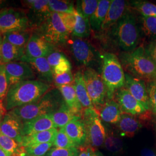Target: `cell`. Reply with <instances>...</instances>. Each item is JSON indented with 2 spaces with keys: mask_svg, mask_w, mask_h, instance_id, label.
<instances>
[{
  "mask_svg": "<svg viewBox=\"0 0 156 156\" xmlns=\"http://www.w3.org/2000/svg\"><path fill=\"white\" fill-rule=\"evenodd\" d=\"M125 80L126 89L145 106L147 111L149 110L150 109L149 99L145 82L142 79L133 77L128 73H125Z\"/></svg>",
  "mask_w": 156,
  "mask_h": 156,
  "instance_id": "cell-12",
  "label": "cell"
},
{
  "mask_svg": "<svg viewBox=\"0 0 156 156\" xmlns=\"http://www.w3.org/2000/svg\"><path fill=\"white\" fill-rule=\"evenodd\" d=\"M147 93L149 99L150 108L154 113L156 114V85L152 81L147 87Z\"/></svg>",
  "mask_w": 156,
  "mask_h": 156,
  "instance_id": "cell-43",
  "label": "cell"
},
{
  "mask_svg": "<svg viewBox=\"0 0 156 156\" xmlns=\"http://www.w3.org/2000/svg\"><path fill=\"white\" fill-rule=\"evenodd\" d=\"M141 29L149 38L156 41V17H141Z\"/></svg>",
  "mask_w": 156,
  "mask_h": 156,
  "instance_id": "cell-34",
  "label": "cell"
},
{
  "mask_svg": "<svg viewBox=\"0 0 156 156\" xmlns=\"http://www.w3.org/2000/svg\"><path fill=\"white\" fill-rule=\"evenodd\" d=\"M20 62L28 63L36 72L38 77L42 82L46 81L51 82L54 80L53 70L50 67L46 57H40L37 58H30L25 56L20 60Z\"/></svg>",
  "mask_w": 156,
  "mask_h": 156,
  "instance_id": "cell-16",
  "label": "cell"
},
{
  "mask_svg": "<svg viewBox=\"0 0 156 156\" xmlns=\"http://www.w3.org/2000/svg\"><path fill=\"white\" fill-rule=\"evenodd\" d=\"M75 14L76 16V23L73 31V35L78 38L89 37L91 29L89 20L76 10L75 11Z\"/></svg>",
  "mask_w": 156,
  "mask_h": 156,
  "instance_id": "cell-30",
  "label": "cell"
},
{
  "mask_svg": "<svg viewBox=\"0 0 156 156\" xmlns=\"http://www.w3.org/2000/svg\"><path fill=\"white\" fill-rule=\"evenodd\" d=\"M53 128H57L50 114L35 118L31 120L23 123V136L42 132Z\"/></svg>",
  "mask_w": 156,
  "mask_h": 156,
  "instance_id": "cell-17",
  "label": "cell"
},
{
  "mask_svg": "<svg viewBox=\"0 0 156 156\" xmlns=\"http://www.w3.org/2000/svg\"><path fill=\"white\" fill-rule=\"evenodd\" d=\"M62 22L67 31L69 33H73L74 26L76 23V16L75 12L73 13H59Z\"/></svg>",
  "mask_w": 156,
  "mask_h": 156,
  "instance_id": "cell-42",
  "label": "cell"
},
{
  "mask_svg": "<svg viewBox=\"0 0 156 156\" xmlns=\"http://www.w3.org/2000/svg\"><path fill=\"white\" fill-rule=\"evenodd\" d=\"M111 2V1L109 0H100L97 9L90 18V24L92 30L94 31H99L101 30Z\"/></svg>",
  "mask_w": 156,
  "mask_h": 156,
  "instance_id": "cell-27",
  "label": "cell"
},
{
  "mask_svg": "<svg viewBox=\"0 0 156 156\" xmlns=\"http://www.w3.org/2000/svg\"><path fill=\"white\" fill-rule=\"evenodd\" d=\"M0 156H10L9 154H8L5 151L2 150L0 148Z\"/></svg>",
  "mask_w": 156,
  "mask_h": 156,
  "instance_id": "cell-52",
  "label": "cell"
},
{
  "mask_svg": "<svg viewBox=\"0 0 156 156\" xmlns=\"http://www.w3.org/2000/svg\"><path fill=\"white\" fill-rule=\"evenodd\" d=\"M31 35L28 30H21L6 33L4 38L12 45L25 49Z\"/></svg>",
  "mask_w": 156,
  "mask_h": 156,
  "instance_id": "cell-31",
  "label": "cell"
},
{
  "mask_svg": "<svg viewBox=\"0 0 156 156\" xmlns=\"http://www.w3.org/2000/svg\"><path fill=\"white\" fill-rule=\"evenodd\" d=\"M127 2L123 0H112L106 18L101 30H107L115 26L125 13Z\"/></svg>",
  "mask_w": 156,
  "mask_h": 156,
  "instance_id": "cell-18",
  "label": "cell"
},
{
  "mask_svg": "<svg viewBox=\"0 0 156 156\" xmlns=\"http://www.w3.org/2000/svg\"><path fill=\"white\" fill-rule=\"evenodd\" d=\"M101 58V76L106 86L107 96L111 100L116 90L120 89L125 86V73L119 58L114 54L105 53Z\"/></svg>",
  "mask_w": 156,
  "mask_h": 156,
  "instance_id": "cell-5",
  "label": "cell"
},
{
  "mask_svg": "<svg viewBox=\"0 0 156 156\" xmlns=\"http://www.w3.org/2000/svg\"><path fill=\"white\" fill-rule=\"evenodd\" d=\"M66 58L62 53L58 51H53L46 57L52 70Z\"/></svg>",
  "mask_w": 156,
  "mask_h": 156,
  "instance_id": "cell-44",
  "label": "cell"
},
{
  "mask_svg": "<svg viewBox=\"0 0 156 156\" xmlns=\"http://www.w3.org/2000/svg\"></svg>",
  "mask_w": 156,
  "mask_h": 156,
  "instance_id": "cell-55",
  "label": "cell"
},
{
  "mask_svg": "<svg viewBox=\"0 0 156 156\" xmlns=\"http://www.w3.org/2000/svg\"><path fill=\"white\" fill-rule=\"evenodd\" d=\"M2 62L7 64L13 62L20 61L24 56L25 49L12 45L4 38L2 42Z\"/></svg>",
  "mask_w": 156,
  "mask_h": 156,
  "instance_id": "cell-26",
  "label": "cell"
},
{
  "mask_svg": "<svg viewBox=\"0 0 156 156\" xmlns=\"http://www.w3.org/2000/svg\"><path fill=\"white\" fill-rule=\"evenodd\" d=\"M9 90L6 75L5 66L0 64V99L3 100L6 97Z\"/></svg>",
  "mask_w": 156,
  "mask_h": 156,
  "instance_id": "cell-39",
  "label": "cell"
},
{
  "mask_svg": "<svg viewBox=\"0 0 156 156\" xmlns=\"http://www.w3.org/2000/svg\"><path fill=\"white\" fill-rule=\"evenodd\" d=\"M23 123L19 119L8 113L0 122L1 133L21 145L23 137Z\"/></svg>",
  "mask_w": 156,
  "mask_h": 156,
  "instance_id": "cell-14",
  "label": "cell"
},
{
  "mask_svg": "<svg viewBox=\"0 0 156 156\" xmlns=\"http://www.w3.org/2000/svg\"><path fill=\"white\" fill-rule=\"evenodd\" d=\"M50 44L38 34H32L25 48L24 56L30 58L47 57L54 50Z\"/></svg>",
  "mask_w": 156,
  "mask_h": 156,
  "instance_id": "cell-11",
  "label": "cell"
},
{
  "mask_svg": "<svg viewBox=\"0 0 156 156\" xmlns=\"http://www.w3.org/2000/svg\"><path fill=\"white\" fill-rule=\"evenodd\" d=\"M6 113V107L4 105L2 100L0 99V122L2 120L4 117L5 116Z\"/></svg>",
  "mask_w": 156,
  "mask_h": 156,
  "instance_id": "cell-49",
  "label": "cell"
},
{
  "mask_svg": "<svg viewBox=\"0 0 156 156\" xmlns=\"http://www.w3.org/2000/svg\"><path fill=\"white\" fill-rule=\"evenodd\" d=\"M117 100L121 109L128 114L139 115L147 111L145 106L136 100L126 89L119 90Z\"/></svg>",
  "mask_w": 156,
  "mask_h": 156,
  "instance_id": "cell-13",
  "label": "cell"
},
{
  "mask_svg": "<svg viewBox=\"0 0 156 156\" xmlns=\"http://www.w3.org/2000/svg\"><path fill=\"white\" fill-rule=\"evenodd\" d=\"M153 82H154V83L156 85V78H155V79H154L153 80Z\"/></svg>",
  "mask_w": 156,
  "mask_h": 156,
  "instance_id": "cell-53",
  "label": "cell"
},
{
  "mask_svg": "<svg viewBox=\"0 0 156 156\" xmlns=\"http://www.w3.org/2000/svg\"><path fill=\"white\" fill-rule=\"evenodd\" d=\"M120 60L124 69L135 78L152 81L156 78V65L143 46L124 53Z\"/></svg>",
  "mask_w": 156,
  "mask_h": 156,
  "instance_id": "cell-2",
  "label": "cell"
},
{
  "mask_svg": "<svg viewBox=\"0 0 156 156\" xmlns=\"http://www.w3.org/2000/svg\"><path fill=\"white\" fill-rule=\"evenodd\" d=\"M104 144L106 149L113 153L120 151L123 148L122 140L112 135L109 136L105 138Z\"/></svg>",
  "mask_w": 156,
  "mask_h": 156,
  "instance_id": "cell-38",
  "label": "cell"
},
{
  "mask_svg": "<svg viewBox=\"0 0 156 156\" xmlns=\"http://www.w3.org/2000/svg\"><path fill=\"white\" fill-rule=\"evenodd\" d=\"M71 69V64L67 58H66L59 64H58L53 69V73L54 75H57L70 71Z\"/></svg>",
  "mask_w": 156,
  "mask_h": 156,
  "instance_id": "cell-45",
  "label": "cell"
},
{
  "mask_svg": "<svg viewBox=\"0 0 156 156\" xmlns=\"http://www.w3.org/2000/svg\"><path fill=\"white\" fill-rule=\"evenodd\" d=\"M141 156H156L155 152L149 148H144L140 151Z\"/></svg>",
  "mask_w": 156,
  "mask_h": 156,
  "instance_id": "cell-48",
  "label": "cell"
},
{
  "mask_svg": "<svg viewBox=\"0 0 156 156\" xmlns=\"http://www.w3.org/2000/svg\"><path fill=\"white\" fill-rule=\"evenodd\" d=\"M58 129L57 128H53L30 135L24 136L23 137L21 145L23 147H26L35 144L44 143L53 144Z\"/></svg>",
  "mask_w": 156,
  "mask_h": 156,
  "instance_id": "cell-24",
  "label": "cell"
},
{
  "mask_svg": "<svg viewBox=\"0 0 156 156\" xmlns=\"http://www.w3.org/2000/svg\"><path fill=\"white\" fill-rule=\"evenodd\" d=\"M55 147L69 149L76 147V145L67 135L64 128H60L56 135V138L53 142Z\"/></svg>",
  "mask_w": 156,
  "mask_h": 156,
  "instance_id": "cell-36",
  "label": "cell"
},
{
  "mask_svg": "<svg viewBox=\"0 0 156 156\" xmlns=\"http://www.w3.org/2000/svg\"><path fill=\"white\" fill-rule=\"evenodd\" d=\"M53 146V143H44L30 145L24 147L27 155L29 156H44L48 153Z\"/></svg>",
  "mask_w": 156,
  "mask_h": 156,
  "instance_id": "cell-37",
  "label": "cell"
},
{
  "mask_svg": "<svg viewBox=\"0 0 156 156\" xmlns=\"http://www.w3.org/2000/svg\"><path fill=\"white\" fill-rule=\"evenodd\" d=\"M57 88L67 106L78 115L82 116L83 113V110L78 101L74 83L58 86Z\"/></svg>",
  "mask_w": 156,
  "mask_h": 156,
  "instance_id": "cell-21",
  "label": "cell"
},
{
  "mask_svg": "<svg viewBox=\"0 0 156 156\" xmlns=\"http://www.w3.org/2000/svg\"><path fill=\"white\" fill-rule=\"evenodd\" d=\"M0 134H1V127H0Z\"/></svg>",
  "mask_w": 156,
  "mask_h": 156,
  "instance_id": "cell-54",
  "label": "cell"
},
{
  "mask_svg": "<svg viewBox=\"0 0 156 156\" xmlns=\"http://www.w3.org/2000/svg\"><path fill=\"white\" fill-rule=\"evenodd\" d=\"M26 4L30 8L33 15L39 20V25L50 16L51 12L49 7V1L31 0L26 1ZM38 25V26H39Z\"/></svg>",
  "mask_w": 156,
  "mask_h": 156,
  "instance_id": "cell-28",
  "label": "cell"
},
{
  "mask_svg": "<svg viewBox=\"0 0 156 156\" xmlns=\"http://www.w3.org/2000/svg\"><path fill=\"white\" fill-rule=\"evenodd\" d=\"M51 89V86L41 80H28L11 86L6 96L8 111L24 106L38 100Z\"/></svg>",
  "mask_w": 156,
  "mask_h": 156,
  "instance_id": "cell-1",
  "label": "cell"
},
{
  "mask_svg": "<svg viewBox=\"0 0 156 156\" xmlns=\"http://www.w3.org/2000/svg\"><path fill=\"white\" fill-rule=\"evenodd\" d=\"M73 83L78 101L82 107L83 111L87 109L94 108L87 91L83 73L78 72L75 73Z\"/></svg>",
  "mask_w": 156,
  "mask_h": 156,
  "instance_id": "cell-22",
  "label": "cell"
},
{
  "mask_svg": "<svg viewBox=\"0 0 156 156\" xmlns=\"http://www.w3.org/2000/svg\"><path fill=\"white\" fill-rule=\"evenodd\" d=\"M51 118L57 128H64L71 122L79 120L82 116L73 111L66 104H62L57 111L50 114Z\"/></svg>",
  "mask_w": 156,
  "mask_h": 156,
  "instance_id": "cell-20",
  "label": "cell"
},
{
  "mask_svg": "<svg viewBox=\"0 0 156 156\" xmlns=\"http://www.w3.org/2000/svg\"><path fill=\"white\" fill-rule=\"evenodd\" d=\"M5 66L9 88L15 84L35 78L33 68L27 62H13L5 64Z\"/></svg>",
  "mask_w": 156,
  "mask_h": 156,
  "instance_id": "cell-10",
  "label": "cell"
},
{
  "mask_svg": "<svg viewBox=\"0 0 156 156\" xmlns=\"http://www.w3.org/2000/svg\"><path fill=\"white\" fill-rule=\"evenodd\" d=\"M58 90H50L38 100L24 106L15 108L9 113L19 119L23 123L35 118L49 115L55 111L57 105Z\"/></svg>",
  "mask_w": 156,
  "mask_h": 156,
  "instance_id": "cell-3",
  "label": "cell"
},
{
  "mask_svg": "<svg viewBox=\"0 0 156 156\" xmlns=\"http://www.w3.org/2000/svg\"><path fill=\"white\" fill-rule=\"evenodd\" d=\"M117 124L121 135L127 137L134 136L142 127L141 123L137 119L125 113H122L121 119Z\"/></svg>",
  "mask_w": 156,
  "mask_h": 156,
  "instance_id": "cell-25",
  "label": "cell"
},
{
  "mask_svg": "<svg viewBox=\"0 0 156 156\" xmlns=\"http://www.w3.org/2000/svg\"><path fill=\"white\" fill-rule=\"evenodd\" d=\"M0 148L10 156H25V149L15 140L0 134Z\"/></svg>",
  "mask_w": 156,
  "mask_h": 156,
  "instance_id": "cell-29",
  "label": "cell"
},
{
  "mask_svg": "<svg viewBox=\"0 0 156 156\" xmlns=\"http://www.w3.org/2000/svg\"><path fill=\"white\" fill-rule=\"evenodd\" d=\"M100 0H82L78 1L76 10L84 17L89 20L93 15L99 4Z\"/></svg>",
  "mask_w": 156,
  "mask_h": 156,
  "instance_id": "cell-32",
  "label": "cell"
},
{
  "mask_svg": "<svg viewBox=\"0 0 156 156\" xmlns=\"http://www.w3.org/2000/svg\"><path fill=\"white\" fill-rule=\"evenodd\" d=\"M122 110L115 101L109 100L101 106L100 117L105 122L109 124H117L122 115Z\"/></svg>",
  "mask_w": 156,
  "mask_h": 156,
  "instance_id": "cell-23",
  "label": "cell"
},
{
  "mask_svg": "<svg viewBox=\"0 0 156 156\" xmlns=\"http://www.w3.org/2000/svg\"><path fill=\"white\" fill-rule=\"evenodd\" d=\"M71 50L75 60L83 66H88L94 60V53L92 47L82 38L73 39Z\"/></svg>",
  "mask_w": 156,
  "mask_h": 156,
  "instance_id": "cell-15",
  "label": "cell"
},
{
  "mask_svg": "<svg viewBox=\"0 0 156 156\" xmlns=\"http://www.w3.org/2000/svg\"><path fill=\"white\" fill-rule=\"evenodd\" d=\"M87 93L93 106L101 108L104 104L107 90L102 76L94 69L87 68L83 73Z\"/></svg>",
  "mask_w": 156,
  "mask_h": 156,
  "instance_id": "cell-7",
  "label": "cell"
},
{
  "mask_svg": "<svg viewBox=\"0 0 156 156\" xmlns=\"http://www.w3.org/2000/svg\"><path fill=\"white\" fill-rule=\"evenodd\" d=\"M133 5L134 9L140 13L143 16L156 17V5L144 1H133Z\"/></svg>",
  "mask_w": 156,
  "mask_h": 156,
  "instance_id": "cell-35",
  "label": "cell"
},
{
  "mask_svg": "<svg viewBox=\"0 0 156 156\" xmlns=\"http://www.w3.org/2000/svg\"><path fill=\"white\" fill-rule=\"evenodd\" d=\"M30 26L28 17L22 11L10 8L0 11V34L27 30Z\"/></svg>",
  "mask_w": 156,
  "mask_h": 156,
  "instance_id": "cell-8",
  "label": "cell"
},
{
  "mask_svg": "<svg viewBox=\"0 0 156 156\" xmlns=\"http://www.w3.org/2000/svg\"><path fill=\"white\" fill-rule=\"evenodd\" d=\"M83 115L87 138L93 146L100 147L105 142L106 133L99 114L93 108L84 111Z\"/></svg>",
  "mask_w": 156,
  "mask_h": 156,
  "instance_id": "cell-9",
  "label": "cell"
},
{
  "mask_svg": "<svg viewBox=\"0 0 156 156\" xmlns=\"http://www.w3.org/2000/svg\"><path fill=\"white\" fill-rule=\"evenodd\" d=\"M49 7L51 12L58 13H73L76 10L73 2L68 1L50 0Z\"/></svg>",
  "mask_w": 156,
  "mask_h": 156,
  "instance_id": "cell-33",
  "label": "cell"
},
{
  "mask_svg": "<svg viewBox=\"0 0 156 156\" xmlns=\"http://www.w3.org/2000/svg\"><path fill=\"white\" fill-rule=\"evenodd\" d=\"M64 131L69 138L78 146L83 144L87 140V133L83 121L80 119L73 120L64 127Z\"/></svg>",
  "mask_w": 156,
  "mask_h": 156,
  "instance_id": "cell-19",
  "label": "cell"
},
{
  "mask_svg": "<svg viewBox=\"0 0 156 156\" xmlns=\"http://www.w3.org/2000/svg\"><path fill=\"white\" fill-rule=\"evenodd\" d=\"M35 33L53 46L66 43L70 34L64 25L59 13L56 12H51L50 16L36 28Z\"/></svg>",
  "mask_w": 156,
  "mask_h": 156,
  "instance_id": "cell-6",
  "label": "cell"
},
{
  "mask_svg": "<svg viewBox=\"0 0 156 156\" xmlns=\"http://www.w3.org/2000/svg\"><path fill=\"white\" fill-rule=\"evenodd\" d=\"M113 32L117 45L125 52L137 48L140 37V28L133 15L125 13L114 26Z\"/></svg>",
  "mask_w": 156,
  "mask_h": 156,
  "instance_id": "cell-4",
  "label": "cell"
},
{
  "mask_svg": "<svg viewBox=\"0 0 156 156\" xmlns=\"http://www.w3.org/2000/svg\"><path fill=\"white\" fill-rule=\"evenodd\" d=\"M2 39L0 37V64H2V53H1V49H2Z\"/></svg>",
  "mask_w": 156,
  "mask_h": 156,
  "instance_id": "cell-50",
  "label": "cell"
},
{
  "mask_svg": "<svg viewBox=\"0 0 156 156\" xmlns=\"http://www.w3.org/2000/svg\"><path fill=\"white\" fill-rule=\"evenodd\" d=\"M91 156H104L103 154L100 152V151H94Z\"/></svg>",
  "mask_w": 156,
  "mask_h": 156,
  "instance_id": "cell-51",
  "label": "cell"
},
{
  "mask_svg": "<svg viewBox=\"0 0 156 156\" xmlns=\"http://www.w3.org/2000/svg\"><path fill=\"white\" fill-rule=\"evenodd\" d=\"M94 151L90 147H82L78 156H91Z\"/></svg>",
  "mask_w": 156,
  "mask_h": 156,
  "instance_id": "cell-47",
  "label": "cell"
},
{
  "mask_svg": "<svg viewBox=\"0 0 156 156\" xmlns=\"http://www.w3.org/2000/svg\"><path fill=\"white\" fill-rule=\"evenodd\" d=\"M54 81L56 86H61L73 83L74 77L71 71L60 75H54Z\"/></svg>",
  "mask_w": 156,
  "mask_h": 156,
  "instance_id": "cell-41",
  "label": "cell"
},
{
  "mask_svg": "<svg viewBox=\"0 0 156 156\" xmlns=\"http://www.w3.org/2000/svg\"><path fill=\"white\" fill-rule=\"evenodd\" d=\"M78 155L76 147L69 149L55 147L50 149L47 153V156H78Z\"/></svg>",
  "mask_w": 156,
  "mask_h": 156,
  "instance_id": "cell-40",
  "label": "cell"
},
{
  "mask_svg": "<svg viewBox=\"0 0 156 156\" xmlns=\"http://www.w3.org/2000/svg\"><path fill=\"white\" fill-rule=\"evenodd\" d=\"M147 53L156 65V41L151 42L147 48H145Z\"/></svg>",
  "mask_w": 156,
  "mask_h": 156,
  "instance_id": "cell-46",
  "label": "cell"
}]
</instances>
